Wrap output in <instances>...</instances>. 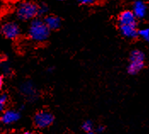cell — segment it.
Returning a JSON list of instances; mask_svg holds the SVG:
<instances>
[{
	"label": "cell",
	"mask_w": 149,
	"mask_h": 134,
	"mask_svg": "<svg viewBox=\"0 0 149 134\" xmlns=\"http://www.w3.org/2000/svg\"><path fill=\"white\" fill-rule=\"evenodd\" d=\"M49 32L44 21L40 19L33 20L28 29L29 37L36 42H44L47 40L49 36Z\"/></svg>",
	"instance_id": "obj_1"
},
{
	"label": "cell",
	"mask_w": 149,
	"mask_h": 134,
	"mask_svg": "<svg viewBox=\"0 0 149 134\" xmlns=\"http://www.w3.org/2000/svg\"><path fill=\"white\" fill-rule=\"evenodd\" d=\"M16 15L22 21L34 20L38 15V4L33 2H22L17 7Z\"/></svg>",
	"instance_id": "obj_2"
},
{
	"label": "cell",
	"mask_w": 149,
	"mask_h": 134,
	"mask_svg": "<svg viewBox=\"0 0 149 134\" xmlns=\"http://www.w3.org/2000/svg\"><path fill=\"white\" fill-rule=\"evenodd\" d=\"M145 66V55L142 51L135 49L130 53V64L128 66V72L130 75L139 73Z\"/></svg>",
	"instance_id": "obj_3"
},
{
	"label": "cell",
	"mask_w": 149,
	"mask_h": 134,
	"mask_svg": "<svg viewBox=\"0 0 149 134\" xmlns=\"http://www.w3.org/2000/svg\"><path fill=\"white\" fill-rule=\"evenodd\" d=\"M54 122V116L48 111H38L34 116L35 126L38 128H47Z\"/></svg>",
	"instance_id": "obj_4"
},
{
	"label": "cell",
	"mask_w": 149,
	"mask_h": 134,
	"mask_svg": "<svg viewBox=\"0 0 149 134\" xmlns=\"http://www.w3.org/2000/svg\"><path fill=\"white\" fill-rule=\"evenodd\" d=\"M1 32L8 39H15L21 33V29L18 24L12 21H8L2 25Z\"/></svg>",
	"instance_id": "obj_5"
},
{
	"label": "cell",
	"mask_w": 149,
	"mask_h": 134,
	"mask_svg": "<svg viewBox=\"0 0 149 134\" xmlns=\"http://www.w3.org/2000/svg\"><path fill=\"white\" fill-rule=\"evenodd\" d=\"M119 26H134L136 25V18L131 10L121 12L118 16Z\"/></svg>",
	"instance_id": "obj_6"
},
{
	"label": "cell",
	"mask_w": 149,
	"mask_h": 134,
	"mask_svg": "<svg viewBox=\"0 0 149 134\" xmlns=\"http://www.w3.org/2000/svg\"><path fill=\"white\" fill-rule=\"evenodd\" d=\"M20 118H21V115L19 112L9 110L3 112V114L0 117V121L5 125H10L17 122Z\"/></svg>",
	"instance_id": "obj_7"
},
{
	"label": "cell",
	"mask_w": 149,
	"mask_h": 134,
	"mask_svg": "<svg viewBox=\"0 0 149 134\" xmlns=\"http://www.w3.org/2000/svg\"><path fill=\"white\" fill-rule=\"evenodd\" d=\"M147 4L142 1H136L133 4V10L132 13L134 14L136 19H142L147 15Z\"/></svg>",
	"instance_id": "obj_8"
},
{
	"label": "cell",
	"mask_w": 149,
	"mask_h": 134,
	"mask_svg": "<svg viewBox=\"0 0 149 134\" xmlns=\"http://www.w3.org/2000/svg\"><path fill=\"white\" fill-rule=\"evenodd\" d=\"M119 31L121 34L130 39H134L138 37V30L136 25L134 26H119Z\"/></svg>",
	"instance_id": "obj_9"
},
{
	"label": "cell",
	"mask_w": 149,
	"mask_h": 134,
	"mask_svg": "<svg viewBox=\"0 0 149 134\" xmlns=\"http://www.w3.org/2000/svg\"><path fill=\"white\" fill-rule=\"evenodd\" d=\"M44 22H45L46 26L48 27V29L49 31L57 30L61 26V20L58 16L53 15H47L45 19V21H44Z\"/></svg>",
	"instance_id": "obj_10"
},
{
	"label": "cell",
	"mask_w": 149,
	"mask_h": 134,
	"mask_svg": "<svg viewBox=\"0 0 149 134\" xmlns=\"http://www.w3.org/2000/svg\"><path fill=\"white\" fill-rule=\"evenodd\" d=\"M8 103V96L6 94L0 95V111H3Z\"/></svg>",
	"instance_id": "obj_11"
},
{
	"label": "cell",
	"mask_w": 149,
	"mask_h": 134,
	"mask_svg": "<svg viewBox=\"0 0 149 134\" xmlns=\"http://www.w3.org/2000/svg\"><path fill=\"white\" fill-rule=\"evenodd\" d=\"M138 36H140L141 38H143L145 41L149 40V29L145 28V29H141L138 31Z\"/></svg>",
	"instance_id": "obj_12"
},
{
	"label": "cell",
	"mask_w": 149,
	"mask_h": 134,
	"mask_svg": "<svg viewBox=\"0 0 149 134\" xmlns=\"http://www.w3.org/2000/svg\"><path fill=\"white\" fill-rule=\"evenodd\" d=\"M82 128L84 132L86 133H89V132H92V129H93V124L91 121H86L84 122V124L82 125Z\"/></svg>",
	"instance_id": "obj_13"
},
{
	"label": "cell",
	"mask_w": 149,
	"mask_h": 134,
	"mask_svg": "<svg viewBox=\"0 0 149 134\" xmlns=\"http://www.w3.org/2000/svg\"><path fill=\"white\" fill-rule=\"evenodd\" d=\"M49 10V8L47 6L46 3H40L38 5V15H43V14H45Z\"/></svg>",
	"instance_id": "obj_14"
},
{
	"label": "cell",
	"mask_w": 149,
	"mask_h": 134,
	"mask_svg": "<svg viewBox=\"0 0 149 134\" xmlns=\"http://www.w3.org/2000/svg\"><path fill=\"white\" fill-rule=\"evenodd\" d=\"M81 4H84V5H91L95 3V1L93 0H81L79 1Z\"/></svg>",
	"instance_id": "obj_15"
},
{
	"label": "cell",
	"mask_w": 149,
	"mask_h": 134,
	"mask_svg": "<svg viewBox=\"0 0 149 134\" xmlns=\"http://www.w3.org/2000/svg\"><path fill=\"white\" fill-rule=\"evenodd\" d=\"M3 77L0 76V89H1L2 87H3Z\"/></svg>",
	"instance_id": "obj_16"
},
{
	"label": "cell",
	"mask_w": 149,
	"mask_h": 134,
	"mask_svg": "<svg viewBox=\"0 0 149 134\" xmlns=\"http://www.w3.org/2000/svg\"><path fill=\"white\" fill-rule=\"evenodd\" d=\"M98 130H99V132H102L104 130V126H100V127L98 128Z\"/></svg>",
	"instance_id": "obj_17"
},
{
	"label": "cell",
	"mask_w": 149,
	"mask_h": 134,
	"mask_svg": "<svg viewBox=\"0 0 149 134\" xmlns=\"http://www.w3.org/2000/svg\"><path fill=\"white\" fill-rule=\"evenodd\" d=\"M22 134H34V133H31V132H24V133H22Z\"/></svg>",
	"instance_id": "obj_18"
},
{
	"label": "cell",
	"mask_w": 149,
	"mask_h": 134,
	"mask_svg": "<svg viewBox=\"0 0 149 134\" xmlns=\"http://www.w3.org/2000/svg\"><path fill=\"white\" fill-rule=\"evenodd\" d=\"M85 134H95V133H94V132L92 131V132H89V133H86Z\"/></svg>",
	"instance_id": "obj_19"
}]
</instances>
